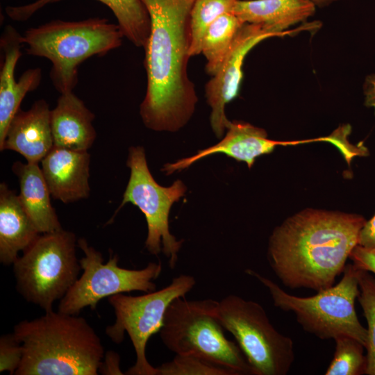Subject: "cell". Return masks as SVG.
<instances>
[{
  "label": "cell",
  "instance_id": "cell-28",
  "mask_svg": "<svg viewBox=\"0 0 375 375\" xmlns=\"http://www.w3.org/2000/svg\"><path fill=\"white\" fill-rule=\"evenodd\" d=\"M349 258L357 269L375 274V249L358 244L351 252Z\"/></svg>",
  "mask_w": 375,
  "mask_h": 375
},
{
  "label": "cell",
  "instance_id": "cell-11",
  "mask_svg": "<svg viewBox=\"0 0 375 375\" xmlns=\"http://www.w3.org/2000/svg\"><path fill=\"white\" fill-rule=\"evenodd\" d=\"M84 256L79 260L83 273L60 300L58 311L78 315L85 307L94 310L98 303L112 295L140 291H155L153 282L162 272L160 262H149L140 269H129L118 265L117 255L110 256L103 263L101 253L88 244L84 238L78 240Z\"/></svg>",
  "mask_w": 375,
  "mask_h": 375
},
{
  "label": "cell",
  "instance_id": "cell-27",
  "mask_svg": "<svg viewBox=\"0 0 375 375\" xmlns=\"http://www.w3.org/2000/svg\"><path fill=\"white\" fill-rule=\"evenodd\" d=\"M23 356V348L14 333L2 335L0 338V372H8L15 375Z\"/></svg>",
  "mask_w": 375,
  "mask_h": 375
},
{
  "label": "cell",
  "instance_id": "cell-2",
  "mask_svg": "<svg viewBox=\"0 0 375 375\" xmlns=\"http://www.w3.org/2000/svg\"><path fill=\"white\" fill-rule=\"evenodd\" d=\"M365 222L358 215L303 210L273 231L268 248L271 268L290 288L327 289L343 272Z\"/></svg>",
  "mask_w": 375,
  "mask_h": 375
},
{
  "label": "cell",
  "instance_id": "cell-26",
  "mask_svg": "<svg viewBox=\"0 0 375 375\" xmlns=\"http://www.w3.org/2000/svg\"><path fill=\"white\" fill-rule=\"evenodd\" d=\"M156 369L157 375H235L230 369L192 354H176Z\"/></svg>",
  "mask_w": 375,
  "mask_h": 375
},
{
  "label": "cell",
  "instance_id": "cell-17",
  "mask_svg": "<svg viewBox=\"0 0 375 375\" xmlns=\"http://www.w3.org/2000/svg\"><path fill=\"white\" fill-rule=\"evenodd\" d=\"M94 119V114L73 91L60 94L51 110L53 146L88 151L97 137Z\"/></svg>",
  "mask_w": 375,
  "mask_h": 375
},
{
  "label": "cell",
  "instance_id": "cell-16",
  "mask_svg": "<svg viewBox=\"0 0 375 375\" xmlns=\"http://www.w3.org/2000/svg\"><path fill=\"white\" fill-rule=\"evenodd\" d=\"M53 147L51 110L45 100L39 99L28 110L19 109L16 113L0 150L15 151L27 162L39 163Z\"/></svg>",
  "mask_w": 375,
  "mask_h": 375
},
{
  "label": "cell",
  "instance_id": "cell-31",
  "mask_svg": "<svg viewBox=\"0 0 375 375\" xmlns=\"http://www.w3.org/2000/svg\"><path fill=\"white\" fill-rule=\"evenodd\" d=\"M364 94L365 95V105L373 107L375 112V74L366 77L364 84Z\"/></svg>",
  "mask_w": 375,
  "mask_h": 375
},
{
  "label": "cell",
  "instance_id": "cell-8",
  "mask_svg": "<svg viewBox=\"0 0 375 375\" xmlns=\"http://www.w3.org/2000/svg\"><path fill=\"white\" fill-rule=\"evenodd\" d=\"M212 314L231 333L255 375H285L294 360L292 340L270 323L258 303L229 294L215 301Z\"/></svg>",
  "mask_w": 375,
  "mask_h": 375
},
{
  "label": "cell",
  "instance_id": "cell-12",
  "mask_svg": "<svg viewBox=\"0 0 375 375\" xmlns=\"http://www.w3.org/2000/svg\"><path fill=\"white\" fill-rule=\"evenodd\" d=\"M272 37L281 35L260 25L244 23L239 29L222 65L206 84V97L212 109L210 125L218 138L222 137L230 122L226 116L225 108L238 95L246 56L258 43Z\"/></svg>",
  "mask_w": 375,
  "mask_h": 375
},
{
  "label": "cell",
  "instance_id": "cell-21",
  "mask_svg": "<svg viewBox=\"0 0 375 375\" xmlns=\"http://www.w3.org/2000/svg\"><path fill=\"white\" fill-rule=\"evenodd\" d=\"M19 181V197L40 233L62 229L50 201V192L38 163L15 162L12 167Z\"/></svg>",
  "mask_w": 375,
  "mask_h": 375
},
{
  "label": "cell",
  "instance_id": "cell-15",
  "mask_svg": "<svg viewBox=\"0 0 375 375\" xmlns=\"http://www.w3.org/2000/svg\"><path fill=\"white\" fill-rule=\"evenodd\" d=\"M90 162L88 151L53 146L41 161L51 196L65 203L88 198Z\"/></svg>",
  "mask_w": 375,
  "mask_h": 375
},
{
  "label": "cell",
  "instance_id": "cell-14",
  "mask_svg": "<svg viewBox=\"0 0 375 375\" xmlns=\"http://www.w3.org/2000/svg\"><path fill=\"white\" fill-rule=\"evenodd\" d=\"M225 137L217 144L199 150L192 156L165 164L162 169L166 175L188 168L192 164L208 156L224 153L238 161L247 163L249 168L257 157L272 153L278 145H290L310 140L282 142L269 140L267 132L249 123L234 120L229 122Z\"/></svg>",
  "mask_w": 375,
  "mask_h": 375
},
{
  "label": "cell",
  "instance_id": "cell-1",
  "mask_svg": "<svg viewBox=\"0 0 375 375\" xmlns=\"http://www.w3.org/2000/svg\"><path fill=\"white\" fill-rule=\"evenodd\" d=\"M195 0H141L150 18L144 47L147 90L140 113L156 131L175 132L192 117L198 101L188 74L190 14Z\"/></svg>",
  "mask_w": 375,
  "mask_h": 375
},
{
  "label": "cell",
  "instance_id": "cell-6",
  "mask_svg": "<svg viewBox=\"0 0 375 375\" xmlns=\"http://www.w3.org/2000/svg\"><path fill=\"white\" fill-rule=\"evenodd\" d=\"M215 300L176 299L165 315L160 336L176 354H192L233 371L255 375L239 346L228 340L212 314Z\"/></svg>",
  "mask_w": 375,
  "mask_h": 375
},
{
  "label": "cell",
  "instance_id": "cell-30",
  "mask_svg": "<svg viewBox=\"0 0 375 375\" xmlns=\"http://www.w3.org/2000/svg\"><path fill=\"white\" fill-rule=\"evenodd\" d=\"M119 356L113 351L107 352L104 362L102 361L99 372L103 374H124L120 369Z\"/></svg>",
  "mask_w": 375,
  "mask_h": 375
},
{
  "label": "cell",
  "instance_id": "cell-7",
  "mask_svg": "<svg viewBox=\"0 0 375 375\" xmlns=\"http://www.w3.org/2000/svg\"><path fill=\"white\" fill-rule=\"evenodd\" d=\"M78 240L63 228L41 233L13 265L17 289L28 302L45 312L60 300L78 278Z\"/></svg>",
  "mask_w": 375,
  "mask_h": 375
},
{
  "label": "cell",
  "instance_id": "cell-25",
  "mask_svg": "<svg viewBox=\"0 0 375 375\" xmlns=\"http://www.w3.org/2000/svg\"><path fill=\"white\" fill-rule=\"evenodd\" d=\"M359 294L358 300L367 322V367L365 374L375 375V277L358 269Z\"/></svg>",
  "mask_w": 375,
  "mask_h": 375
},
{
  "label": "cell",
  "instance_id": "cell-24",
  "mask_svg": "<svg viewBox=\"0 0 375 375\" xmlns=\"http://www.w3.org/2000/svg\"><path fill=\"white\" fill-rule=\"evenodd\" d=\"M335 351L326 375H360L365 374L367 358L365 347L357 340L346 335L334 339Z\"/></svg>",
  "mask_w": 375,
  "mask_h": 375
},
{
  "label": "cell",
  "instance_id": "cell-3",
  "mask_svg": "<svg viewBox=\"0 0 375 375\" xmlns=\"http://www.w3.org/2000/svg\"><path fill=\"white\" fill-rule=\"evenodd\" d=\"M51 310L24 320L13 333L23 348L15 375H97L104 348L87 320Z\"/></svg>",
  "mask_w": 375,
  "mask_h": 375
},
{
  "label": "cell",
  "instance_id": "cell-32",
  "mask_svg": "<svg viewBox=\"0 0 375 375\" xmlns=\"http://www.w3.org/2000/svg\"><path fill=\"white\" fill-rule=\"evenodd\" d=\"M316 7L324 8L339 0H311Z\"/></svg>",
  "mask_w": 375,
  "mask_h": 375
},
{
  "label": "cell",
  "instance_id": "cell-29",
  "mask_svg": "<svg viewBox=\"0 0 375 375\" xmlns=\"http://www.w3.org/2000/svg\"><path fill=\"white\" fill-rule=\"evenodd\" d=\"M358 245L375 249V215L366 221L359 235Z\"/></svg>",
  "mask_w": 375,
  "mask_h": 375
},
{
  "label": "cell",
  "instance_id": "cell-18",
  "mask_svg": "<svg viewBox=\"0 0 375 375\" xmlns=\"http://www.w3.org/2000/svg\"><path fill=\"white\" fill-rule=\"evenodd\" d=\"M316 6L311 0H238L231 12L244 23L260 25L281 36L285 30L312 16Z\"/></svg>",
  "mask_w": 375,
  "mask_h": 375
},
{
  "label": "cell",
  "instance_id": "cell-22",
  "mask_svg": "<svg viewBox=\"0 0 375 375\" xmlns=\"http://www.w3.org/2000/svg\"><path fill=\"white\" fill-rule=\"evenodd\" d=\"M244 24L232 12L218 17L207 29L201 44L206 58V72L212 76L218 71L228 53L235 36Z\"/></svg>",
  "mask_w": 375,
  "mask_h": 375
},
{
  "label": "cell",
  "instance_id": "cell-5",
  "mask_svg": "<svg viewBox=\"0 0 375 375\" xmlns=\"http://www.w3.org/2000/svg\"><path fill=\"white\" fill-rule=\"evenodd\" d=\"M245 272L267 288L276 307L293 312L306 331L322 340L349 336L365 348L367 330L359 322L356 312L355 301L360 290L358 269L353 264L345 265L344 275L338 283L308 297L291 295L274 281L251 269Z\"/></svg>",
  "mask_w": 375,
  "mask_h": 375
},
{
  "label": "cell",
  "instance_id": "cell-13",
  "mask_svg": "<svg viewBox=\"0 0 375 375\" xmlns=\"http://www.w3.org/2000/svg\"><path fill=\"white\" fill-rule=\"evenodd\" d=\"M23 45L22 35L12 26H6L0 40L3 53L0 70V147L22 100L27 93L39 86L42 80V69L37 67L27 69L16 81L15 67L22 56Z\"/></svg>",
  "mask_w": 375,
  "mask_h": 375
},
{
  "label": "cell",
  "instance_id": "cell-19",
  "mask_svg": "<svg viewBox=\"0 0 375 375\" xmlns=\"http://www.w3.org/2000/svg\"><path fill=\"white\" fill-rule=\"evenodd\" d=\"M41 233L24 208L19 195L0 184V262L13 264Z\"/></svg>",
  "mask_w": 375,
  "mask_h": 375
},
{
  "label": "cell",
  "instance_id": "cell-10",
  "mask_svg": "<svg viewBox=\"0 0 375 375\" xmlns=\"http://www.w3.org/2000/svg\"><path fill=\"white\" fill-rule=\"evenodd\" d=\"M126 165L130 168L128 183L117 211L131 203L144 214L147 224L145 247L152 255L161 251L169 260V267H175L183 240L171 234L169 215L174 202L179 201L187 190L184 183L177 180L169 187L160 185L152 176L142 147L129 149Z\"/></svg>",
  "mask_w": 375,
  "mask_h": 375
},
{
  "label": "cell",
  "instance_id": "cell-23",
  "mask_svg": "<svg viewBox=\"0 0 375 375\" xmlns=\"http://www.w3.org/2000/svg\"><path fill=\"white\" fill-rule=\"evenodd\" d=\"M238 0H195L190 14V57L201 53V44L208 27L221 15L231 12Z\"/></svg>",
  "mask_w": 375,
  "mask_h": 375
},
{
  "label": "cell",
  "instance_id": "cell-20",
  "mask_svg": "<svg viewBox=\"0 0 375 375\" xmlns=\"http://www.w3.org/2000/svg\"><path fill=\"white\" fill-rule=\"evenodd\" d=\"M62 0H36L18 6H8L6 12L13 21L24 22L44 6ZM108 6L117 20L124 36L137 47L144 49L150 33V18L141 0H97Z\"/></svg>",
  "mask_w": 375,
  "mask_h": 375
},
{
  "label": "cell",
  "instance_id": "cell-9",
  "mask_svg": "<svg viewBox=\"0 0 375 375\" xmlns=\"http://www.w3.org/2000/svg\"><path fill=\"white\" fill-rule=\"evenodd\" d=\"M192 276L181 274L166 287L140 296L119 293L108 298L114 309L115 323L107 326L106 335L116 344L121 343L125 332L135 349L136 360L125 373L128 375H157L146 356L150 338L160 332L169 305L177 298L184 297L195 285Z\"/></svg>",
  "mask_w": 375,
  "mask_h": 375
},
{
  "label": "cell",
  "instance_id": "cell-4",
  "mask_svg": "<svg viewBox=\"0 0 375 375\" xmlns=\"http://www.w3.org/2000/svg\"><path fill=\"white\" fill-rule=\"evenodd\" d=\"M123 37L118 24L96 17L75 22L52 20L25 31L22 40L27 54L50 60L51 80L62 94L76 87L78 66L83 61L119 47Z\"/></svg>",
  "mask_w": 375,
  "mask_h": 375
}]
</instances>
